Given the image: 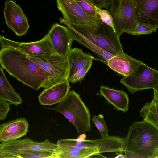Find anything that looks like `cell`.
<instances>
[{"instance_id": "1", "label": "cell", "mask_w": 158, "mask_h": 158, "mask_svg": "<svg viewBox=\"0 0 158 158\" xmlns=\"http://www.w3.org/2000/svg\"><path fill=\"white\" fill-rule=\"evenodd\" d=\"M0 64L10 75L34 90L41 88L45 81V76L38 65L15 48L1 47Z\"/></svg>"}, {"instance_id": "2", "label": "cell", "mask_w": 158, "mask_h": 158, "mask_svg": "<svg viewBox=\"0 0 158 158\" xmlns=\"http://www.w3.org/2000/svg\"><path fill=\"white\" fill-rule=\"evenodd\" d=\"M125 158H154L158 154V129L146 120L135 122L125 138Z\"/></svg>"}, {"instance_id": "3", "label": "cell", "mask_w": 158, "mask_h": 158, "mask_svg": "<svg viewBox=\"0 0 158 158\" xmlns=\"http://www.w3.org/2000/svg\"><path fill=\"white\" fill-rule=\"evenodd\" d=\"M45 108L62 114L74 125L79 135L91 130L90 111L80 95L73 90L56 107Z\"/></svg>"}, {"instance_id": "4", "label": "cell", "mask_w": 158, "mask_h": 158, "mask_svg": "<svg viewBox=\"0 0 158 158\" xmlns=\"http://www.w3.org/2000/svg\"><path fill=\"white\" fill-rule=\"evenodd\" d=\"M62 23L93 42L103 50L114 55L123 52L119 38L114 29L103 22L96 27L67 23L60 18Z\"/></svg>"}, {"instance_id": "5", "label": "cell", "mask_w": 158, "mask_h": 158, "mask_svg": "<svg viewBox=\"0 0 158 158\" xmlns=\"http://www.w3.org/2000/svg\"><path fill=\"white\" fill-rule=\"evenodd\" d=\"M136 6L132 0H110L105 7L113 18L115 31L119 38L123 33L133 35L138 23Z\"/></svg>"}, {"instance_id": "6", "label": "cell", "mask_w": 158, "mask_h": 158, "mask_svg": "<svg viewBox=\"0 0 158 158\" xmlns=\"http://www.w3.org/2000/svg\"><path fill=\"white\" fill-rule=\"evenodd\" d=\"M27 56L38 65L45 76V81L41 88L45 89L68 81L69 65L67 57L56 53L48 57Z\"/></svg>"}, {"instance_id": "7", "label": "cell", "mask_w": 158, "mask_h": 158, "mask_svg": "<svg viewBox=\"0 0 158 158\" xmlns=\"http://www.w3.org/2000/svg\"><path fill=\"white\" fill-rule=\"evenodd\" d=\"M56 144L46 139L42 142L35 141L25 137L22 139L1 143L0 158H18L21 153L30 151L46 152L53 153Z\"/></svg>"}, {"instance_id": "8", "label": "cell", "mask_w": 158, "mask_h": 158, "mask_svg": "<svg viewBox=\"0 0 158 158\" xmlns=\"http://www.w3.org/2000/svg\"><path fill=\"white\" fill-rule=\"evenodd\" d=\"M120 82L131 94L144 89H154L158 85V71L143 63L134 72L124 76Z\"/></svg>"}, {"instance_id": "9", "label": "cell", "mask_w": 158, "mask_h": 158, "mask_svg": "<svg viewBox=\"0 0 158 158\" xmlns=\"http://www.w3.org/2000/svg\"><path fill=\"white\" fill-rule=\"evenodd\" d=\"M1 46L15 48L29 56L48 57L55 52L47 35L41 40L31 42H19L9 40L0 35Z\"/></svg>"}, {"instance_id": "10", "label": "cell", "mask_w": 158, "mask_h": 158, "mask_svg": "<svg viewBox=\"0 0 158 158\" xmlns=\"http://www.w3.org/2000/svg\"><path fill=\"white\" fill-rule=\"evenodd\" d=\"M57 8L62 13L64 19L69 24L96 27L102 21L85 11L75 0H56Z\"/></svg>"}, {"instance_id": "11", "label": "cell", "mask_w": 158, "mask_h": 158, "mask_svg": "<svg viewBox=\"0 0 158 158\" xmlns=\"http://www.w3.org/2000/svg\"><path fill=\"white\" fill-rule=\"evenodd\" d=\"M68 144L80 148L98 147L100 153L124 152L125 138L110 136L94 140L77 139H61Z\"/></svg>"}, {"instance_id": "12", "label": "cell", "mask_w": 158, "mask_h": 158, "mask_svg": "<svg viewBox=\"0 0 158 158\" xmlns=\"http://www.w3.org/2000/svg\"><path fill=\"white\" fill-rule=\"evenodd\" d=\"M3 11L5 23L16 36L25 35L30 27L28 19L20 6L12 0H6Z\"/></svg>"}, {"instance_id": "13", "label": "cell", "mask_w": 158, "mask_h": 158, "mask_svg": "<svg viewBox=\"0 0 158 158\" xmlns=\"http://www.w3.org/2000/svg\"><path fill=\"white\" fill-rule=\"evenodd\" d=\"M47 34L55 52L67 57L74 41L68 27L56 23L51 27Z\"/></svg>"}, {"instance_id": "14", "label": "cell", "mask_w": 158, "mask_h": 158, "mask_svg": "<svg viewBox=\"0 0 158 158\" xmlns=\"http://www.w3.org/2000/svg\"><path fill=\"white\" fill-rule=\"evenodd\" d=\"M29 123L25 118H17L0 124L1 143L17 139L25 136Z\"/></svg>"}, {"instance_id": "15", "label": "cell", "mask_w": 158, "mask_h": 158, "mask_svg": "<svg viewBox=\"0 0 158 158\" xmlns=\"http://www.w3.org/2000/svg\"><path fill=\"white\" fill-rule=\"evenodd\" d=\"M53 153L54 158H86L100 153L99 148H80L66 143L60 139L58 140Z\"/></svg>"}, {"instance_id": "16", "label": "cell", "mask_w": 158, "mask_h": 158, "mask_svg": "<svg viewBox=\"0 0 158 158\" xmlns=\"http://www.w3.org/2000/svg\"><path fill=\"white\" fill-rule=\"evenodd\" d=\"M104 62L112 70L124 76H127L133 73L139 65L144 63L124 52L115 55Z\"/></svg>"}, {"instance_id": "17", "label": "cell", "mask_w": 158, "mask_h": 158, "mask_svg": "<svg viewBox=\"0 0 158 158\" xmlns=\"http://www.w3.org/2000/svg\"><path fill=\"white\" fill-rule=\"evenodd\" d=\"M136 13L138 23L158 27V0H138Z\"/></svg>"}, {"instance_id": "18", "label": "cell", "mask_w": 158, "mask_h": 158, "mask_svg": "<svg viewBox=\"0 0 158 158\" xmlns=\"http://www.w3.org/2000/svg\"><path fill=\"white\" fill-rule=\"evenodd\" d=\"M70 88L67 81L44 89L38 96L39 102L43 105L48 106L58 103L65 98Z\"/></svg>"}, {"instance_id": "19", "label": "cell", "mask_w": 158, "mask_h": 158, "mask_svg": "<svg viewBox=\"0 0 158 158\" xmlns=\"http://www.w3.org/2000/svg\"><path fill=\"white\" fill-rule=\"evenodd\" d=\"M99 92L100 96L104 97L115 109L124 112L128 110L129 99L124 91L101 86Z\"/></svg>"}, {"instance_id": "20", "label": "cell", "mask_w": 158, "mask_h": 158, "mask_svg": "<svg viewBox=\"0 0 158 158\" xmlns=\"http://www.w3.org/2000/svg\"><path fill=\"white\" fill-rule=\"evenodd\" d=\"M67 57L69 65V82L78 71L94 59L91 54L85 53L78 48H71Z\"/></svg>"}, {"instance_id": "21", "label": "cell", "mask_w": 158, "mask_h": 158, "mask_svg": "<svg viewBox=\"0 0 158 158\" xmlns=\"http://www.w3.org/2000/svg\"><path fill=\"white\" fill-rule=\"evenodd\" d=\"M0 98L16 106L21 104L22 101V98L8 82L1 67L0 71Z\"/></svg>"}, {"instance_id": "22", "label": "cell", "mask_w": 158, "mask_h": 158, "mask_svg": "<svg viewBox=\"0 0 158 158\" xmlns=\"http://www.w3.org/2000/svg\"><path fill=\"white\" fill-rule=\"evenodd\" d=\"M68 28L72 38L74 40L91 50L104 60V61H107L115 55L105 51L76 31Z\"/></svg>"}, {"instance_id": "23", "label": "cell", "mask_w": 158, "mask_h": 158, "mask_svg": "<svg viewBox=\"0 0 158 158\" xmlns=\"http://www.w3.org/2000/svg\"><path fill=\"white\" fill-rule=\"evenodd\" d=\"M140 113L144 120L150 123L158 129V98L157 97L154 95L152 100L146 103Z\"/></svg>"}, {"instance_id": "24", "label": "cell", "mask_w": 158, "mask_h": 158, "mask_svg": "<svg viewBox=\"0 0 158 158\" xmlns=\"http://www.w3.org/2000/svg\"><path fill=\"white\" fill-rule=\"evenodd\" d=\"M92 120L99 132L102 138L109 136L108 129L103 115L100 114L98 115H94L92 117Z\"/></svg>"}, {"instance_id": "25", "label": "cell", "mask_w": 158, "mask_h": 158, "mask_svg": "<svg viewBox=\"0 0 158 158\" xmlns=\"http://www.w3.org/2000/svg\"><path fill=\"white\" fill-rule=\"evenodd\" d=\"M158 28V27L156 26L138 23L134 30L133 35H140L151 34L156 32Z\"/></svg>"}, {"instance_id": "26", "label": "cell", "mask_w": 158, "mask_h": 158, "mask_svg": "<svg viewBox=\"0 0 158 158\" xmlns=\"http://www.w3.org/2000/svg\"><path fill=\"white\" fill-rule=\"evenodd\" d=\"M54 158L53 153L46 152L30 151L26 152L20 154L18 158Z\"/></svg>"}, {"instance_id": "27", "label": "cell", "mask_w": 158, "mask_h": 158, "mask_svg": "<svg viewBox=\"0 0 158 158\" xmlns=\"http://www.w3.org/2000/svg\"><path fill=\"white\" fill-rule=\"evenodd\" d=\"M78 5L86 13L97 19H101L96 14L94 6L89 0H75Z\"/></svg>"}, {"instance_id": "28", "label": "cell", "mask_w": 158, "mask_h": 158, "mask_svg": "<svg viewBox=\"0 0 158 158\" xmlns=\"http://www.w3.org/2000/svg\"><path fill=\"white\" fill-rule=\"evenodd\" d=\"M96 14L99 16L102 22L111 27L115 31L113 18L109 12L94 6Z\"/></svg>"}, {"instance_id": "29", "label": "cell", "mask_w": 158, "mask_h": 158, "mask_svg": "<svg viewBox=\"0 0 158 158\" xmlns=\"http://www.w3.org/2000/svg\"><path fill=\"white\" fill-rule=\"evenodd\" d=\"M93 64V61H90L85 66L78 71L73 76L69 82L72 83H76L83 80L91 68Z\"/></svg>"}, {"instance_id": "30", "label": "cell", "mask_w": 158, "mask_h": 158, "mask_svg": "<svg viewBox=\"0 0 158 158\" xmlns=\"http://www.w3.org/2000/svg\"><path fill=\"white\" fill-rule=\"evenodd\" d=\"M10 104L6 100L0 98V120H4L6 118L7 114L10 110Z\"/></svg>"}, {"instance_id": "31", "label": "cell", "mask_w": 158, "mask_h": 158, "mask_svg": "<svg viewBox=\"0 0 158 158\" xmlns=\"http://www.w3.org/2000/svg\"><path fill=\"white\" fill-rule=\"evenodd\" d=\"M95 6L101 9L105 8L109 0H89Z\"/></svg>"}, {"instance_id": "32", "label": "cell", "mask_w": 158, "mask_h": 158, "mask_svg": "<svg viewBox=\"0 0 158 158\" xmlns=\"http://www.w3.org/2000/svg\"><path fill=\"white\" fill-rule=\"evenodd\" d=\"M154 95L158 98V85L154 89Z\"/></svg>"}, {"instance_id": "33", "label": "cell", "mask_w": 158, "mask_h": 158, "mask_svg": "<svg viewBox=\"0 0 158 158\" xmlns=\"http://www.w3.org/2000/svg\"><path fill=\"white\" fill-rule=\"evenodd\" d=\"M115 158H125L124 155L122 154V153H119L117 154L116 157H115Z\"/></svg>"}, {"instance_id": "34", "label": "cell", "mask_w": 158, "mask_h": 158, "mask_svg": "<svg viewBox=\"0 0 158 158\" xmlns=\"http://www.w3.org/2000/svg\"><path fill=\"white\" fill-rule=\"evenodd\" d=\"M133 2L136 3L137 4V2L138 0H132Z\"/></svg>"}, {"instance_id": "35", "label": "cell", "mask_w": 158, "mask_h": 158, "mask_svg": "<svg viewBox=\"0 0 158 158\" xmlns=\"http://www.w3.org/2000/svg\"><path fill=\"white\" fill-rule=\"evenodd\" d=\"M155 158H158V154H157V155L156 156Z\"/></svg>"}]
</instances>
